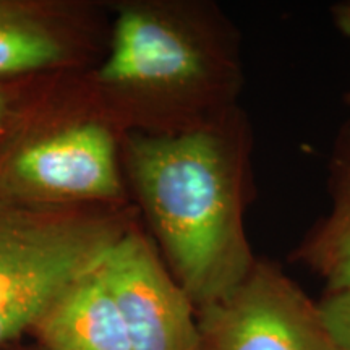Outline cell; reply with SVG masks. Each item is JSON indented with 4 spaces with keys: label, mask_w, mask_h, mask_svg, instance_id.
<instances>
[{
    "label": "cell",
    "mask_w": 350,
    "mask_h": 350,
    "mask_svg": "<svg viewBox=\"0 0 350 350\" xmlns=\"http://www.w3.org/2000/svg\"><path fill=\"white\" fill-rule=\"evenodd\" d=\"M57 77V75H54ZM52 77H38L29 80L0 83V150L18 125L26 109L41 93Z\"/></svg>",
    "instance_id": "30bf717a"
},
{
    "label": "cell",
    "mask_w": 350,
    "mask_h": 350,
    "mask_svg": "<svg viewBox=\"0 0 350 350\" xmlns=\"http://www.w3.org/2000/svg\"><path fill=\"white\" fill-rule=\"evenodd\" d=\"M331 18L339 33L350 41V0L338 2L331 7ZM345 103L350 106V91L345 94Z\"/></svg>",
    "instance_id": "7c38bea8"
},
{
    "label": "cell",
    "mask_w": 350,
    "mask_h": 350,
    "mask_svg": "<svg viewBox=\"0 0 350 350\" xmlns=\"http://www.w3.org/2000/svg\"><path fill=\"white\" fill-rule=\"evenodd\" d=\"M109 12L106 51L77 85L122 137L195 130L240 107L242 41L217 3L119 0Z\"/></svg>",
    "instance_id": "7a4b0ae2"
},
{
    "label": "cell",
    "mask_w": 350,
    "mask_h": 350,
    "mask_svg": "<svg viewBox=\"0 0 350 350\" xmlns=\"http://www.w3.org/2000/svg\"><path fill=\"white\" fill-rule=\"evenodd\" d=\"M196 350H338L318 304L275 262L256 260L221 300L198 310Z\"/></svg>",
    "instance_id": "5b68a950"
},
{
    "label": "cell",
    "mask_w": 350,
    "mask_h": 350,
    "mask_svg": "<svg viewBox=\"0 0 350 350\" xmlns=\"http://www.w3.org/2000/svg\"><path fill=\"white\" fill-rule=\"evenodd\" d=\"M130 204L31 206L0 196V347L138 222Z\"/></svg>",
    "instance_id": "277c9868"
},
{
    "label": "cell",
    "mask_w": 350,
    "mask_h": 350,
    "mask_svg": "<svg viewBox=\"0 0 350 350\" xmlns=\"http://www.w3.org/2000/svg\"><path fill=\"white\" fill-rule=\"evenodd\" d=\"M106 12L86 0H0V83L93 67L107 46Z\"/></svg>",
    "instance_id": "8992f818"
},
{
    "label": "cell",
    "mask_w": 350,
    "mask_h": 350,
    "mask_svg": "<svg viewBox=\"0 0 350 350\" xmlns=\"http://www.w3.org/2000/svg\"><path fill=\"white\" fill-rule=\"evenodd\" d=\"M331 209L314 224L292 260L326 282V292L350 288V120L336 135L329 161Z\"/></svg>",
    "instance_id": "9c48e42d"
},
{
    "label": "cell",
    "mask_w": 350,
    "mask_h": 350,
    "mask_svg": "<svg viewBox=\"0 0 350 350\" xmlns=\"http://www.w3.org/2000/svg\"><path fill=\"white\" fill-rule=\"evenodd\" d=\"M133 350H196L198 312L137 222L99 261Z\"/></svg>",
    "instance_id": "52a82bcc"
},
{
    "label": "cell",
    "mask_w": 350,
    "mask_h": 350,
    "mask_svg": "<svg viewBox=\"0 0 350 350\" xmlns=\"http://www.w3.org/2000/svg\"><path fill=\"white\" fill-rule=\"evenodd\" d=\"M0 196L49 208L129 204L122 133L85 99L77 73L51 78L0 150Z\"/></svg>",
    "instance_id": "3957f363"
},
{
    "label": "cell",
    "mask_w": 350,
    "mask_h": 350,
    "mask_svg": "<svg viewBox=\"0 0 350 350\" xmlns=\"http://www.w3.org/2000/svg\"><path fill=\"white\" fill-rule=\"evenodd\" d=\"M318 312L334 347L350 350V288L326 292L318 301Z\"/></svg>",
    "instance_id": "8fae6325"
},
{
    "label": "cell",
    "mask_w": 350,
    "mask_h": 350,
    "mask_svg": "<svg viewBox=\"0 0 350 350\" xmlns=\"http://www.w3.org/2000/svg\"><path fill=\"white\" fill-rule=\"evenodd\" d=\"M31 331L44 350H133L99 262L52 300Z\"/></svg>",
    "instance_id": "ba28073f"
},
{
    "label": "cell",
    "mask_w": 350,
    "mask_h": 350,
    "mask_svg": "<svg viewBox=\"0 0 350 350\" xmlns=\"http://www.w3.org/2000/svg\"><path fill=\"white\" fill-rule=\"evenodd\" d=\"M252 144L242 107L195 130L122 137L126 188L196 312L239 287L258 260L245 227Z\"/></svg>",
    "instance_id": "6da1fadb"
}]
</instances>
